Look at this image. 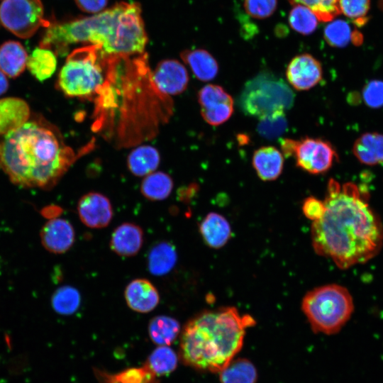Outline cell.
I'll return each instance as SVG.
<instances>
[{"instance_id": "1", "label": "cell", "mask_w": 383, "mask_h": 383, "mask_svg": "<svg viewBox=\"0 0 383 383\" xmlns=\"http://www.w3.org/2000/svg\"><path fill=\"white\" fill-rule=\"evenodd\" d=\"M363 193L353 183L331 179L323 214L311 225L315 252L343 270L368 261L383 243L382 226Z\"/></svg>"}, {"instance_id": "2", "label": "cell", "mask_w": 383, "mask_h": 383, "mask_svg": "<svg viewBox=\"0 0 383 383\" xmlns=\"http://www.w3.org/2000/svg\"><path fill=\"white\" fill-rule=\"evenodd\" d=\"M73 159L57 128L41 116L0 136V169L21 187L51 189Z\"/></svg>"}, {"instance_id": "3", "label": "cell", "mask_w": 383, "mask_h": 383, "mask_svg": "<svg viewBox=\"0 0 383 383\" xmlns=\"http://www.w3.org/2000/svg\"><path fill=\"white\" fill-rule=\"evenodd\" d=\"M50 36L60 48L89 43L109 57L141 54L148 42L140 6L126 2L89 17L55 23Z\"/></svg>"}, {"instance_id": "4", "label": "cell", "mask_w": 383, "mask_h": 383, "mask_svg": "<svg viewBox=\"0 0 383 383\" xmlns=\"http://www.w3.org/2000/svg\"><path fill=\"white\" fill-rule=\"evenodd\" d=\"M255 324L252 316L232 306L201 312L182 330L181 356L194 367L220 372L241 349L246 328Z\"/></svg>"}, {"instance_id": "5", "label": "cell", "mask_w": 383, "mask_h": 383, "mask_svg": "<svg viewBox=\"0 0 383 383\" xmlns=\"http://www.w3.org/2000/svg\"><path fill=\"white\" fill-rule=\"evenodd\" d=\"M301 309L314 332L331 335L338 333L348 322L354 304L345 287L331 284L307 292Z\"/></svg>"}, {"instance_id": "6", "label": "cell", "mask_w": 383, "mask_h": 383, "mask_svg": "<svg viewBox=\"0 0 383 383\" xmlns=\"http://www.w3.org/2000/svg\"><path fill=\"white\" fill-rule=\"evenodd\" d=\"M295 95L282 78L262 71L245 82L238 97L243 113L257 118L277 111H287L294 103Z\"/></svg>"}, {"instance_id": "7", "label": "cell", "mask_w": 383, "mask_h": 383, "mask_svg": "<svg viewBox=\"0 0 383 383\" xmlns=\"http://www.w3.org/2000/svg\"><path fill=\"white\" fill-rule=\"evenodd\" d=\"M101 56L104 55L96 45L74 50L59 72L57 87L69 97H86L94 94L104 81Z\"/></svg>"}, {"instance_id": "8", "label": "cell", "mask_w": 383, "mask_h": 383, "mask_svg": "<svg viewBox=\"0 0 383 383\" xmlns=\"http://www.w3.org/2000/svg\"><path fill=\"white\" fill-rule=\"evenodd\" d=\"M0 23L16 36L26 39L50 22L44 18L42 0H2Z\"/></svg>"}, {"instance_id": "9", "label": "cell", "mask_w": 383, "mask_h": 383, "mask_svg": "<svg viewBox=\"0 0 383 383\" xmlns=\"http://www.w3.org/2000/svg\"><path fill=\"white\" fill-rule=\"evenodd\" d=\"M294 156L296 166L312 174L328 172L338 160L337 152L330 142L309 137L297 140Z\"/></svg>"}, {"instance_id": "10", "label": "cell", "mask_w": 383, "mask_h": 383, "mask_svg": "<svg viewBox=\"0 0 383 383\" xmlns=\"http://www.w3.org/2000/svg\"><path fill=\"white\" fill-rule=\"evenodd\" d=\"M198 101L202 118L211 126L224 123L233 113L232 96L218 84L203 87L198 93Z\"/></svg>"}, {"instance_id": "11", "label": "cell", "mask_w": 383, "mask_h": 383, "mask_svg": "<svg viewBox=\"0 0 383 383\" xmlns=\"http://www.w3.org/2000/svg\"><path fill=\"white\" fill-rule=\"evenodd\" d=\"M286 77L289 84L297 91H306L317 85L323 77L320 62L311 55L304 53L289 62Z\"/></svg>"}, {"instance_id": "12", "label": "cell", "mask_w": 383, "mask_h": 383, "mask_svg": "<svg viewBox=\"0 0 383 383\" xmlns=\"http://www.w3.org/2000/svg\"><path fill=\"white\" fill-rule=\"evenodd\" d=\"M81 221L90 228L106 227L113 218V209L109 199L99 192L83 195L77 204Z\"/></svg>"}, {"instance_id": "13", "label": "cell", "mask_w": 383, "mask_h": 383, "mask_svg": "<svg viewBox=\"0 0 383 383\" xmlns=\"http://www.w3.org/2000/svg\"><path fill=\"white\" fill-rule=\"evenodd\" d=\"M152 79L157 89L167 95H177L187 89L189 74L184 65L173 59L160 62L152 72Z\"/></svg>"}, {"instance_id": "14", "label": "cell", "mask_w": 383, "mask_h": 383, "mask_svg": "<svg viewBox=\"0 0 383 383\" xmlns=\"http://www.w3.org/2000/svg\"><path fill=\"white\" fill-rule=\"evenodd\" d=\"M74 230L72 225L63 218H54L48 221L40 233L44 248L55 254L67 252L74 242Z\"/></svg>"}, {"instance_id": "15", "label": "cell", "mask_w": 383, "mask_h": 383, "mask_svg": "<svg viewBox=\"0 0 383 383\" xmlns=\"http://www.w3.org/2000/svg\"><path fill=\"white\" fill-rule=\"evenodd\" d=\"M124 296L131 309L142 313L152 311L160 302L156 287L148 279L143 278L132 280L126 287Z\"/></svg>"}, {"instance_id": "16", "label": "cell", "mask_w": 383, "mask_h": 383, "mask_svg": "<svg viewBox=\"0 0 383 383\" xmlns=\"http://www.w3.org/2000/svg\"><path fill=\"white\" fill-rule=\"evenodd\" d=\"M143 243L142 228L133 223H123L113 231L109 245L111 250L121 257L135 256Z\"/></svg>"}, {"instance_id": "17", "label": "cell", "mask_w": 383, "mask_h": 383, "mask_svg": "<svg viewBox=\"0 0 383 383\" xmlns=\"http://www.w3.org/2000/svg\"><path fill=\"white\" fill-rule=\"evenodd\" d=\"M30 116L29 105L23 99L12 96L0 99V136L18 129Z\"/></svg>"}, {"instance_id": "18", "label": "cell", "mask_w": 383, "mask_h": 383, "mask_svg": "<svg viewBox=\"0 0 383 383\" xmlns=\"http://www.w3.org/2000/svg\"><path fill=\"white\" fill-rule=\"evenodd\" d=\"M284 156L274 146H262L254 151L252 164L258 177L264 182L277 179L284 167Z\"/></svg>"}, {"instance_id": "19", "label": "cell", "mask_w": 383, "mask_h": 383, "mask_svg": "<svg viewBox=\"0 0 383 383\" xmlns=\"http://www.w3.org/2000/svg\"><path fill=\"white\" fill-rule=\"evenodd\" d=\"M199 232L204 243L214 249L225 245L231 235V226L227 219L215 212L209 213L202 220Z\"/></svg>"}, {"instance_id": "20", "label": "cell", "mask_w": 383, "mask_h": 383, "mask_svg": "<svg viewBox=\"0 0 383 383\" xmlns=\"http://www.w3.org/2000/svg\"><path fill=\"white\" fill-rule=\"evenodd\" d=\"M28 55L23 45L8 40L0 45V70L8 77L16 78L26 68Z\"/></svg>"}, {"instance_id": "21", "label": "cell", "mask_w": 383, "mask_h": 383, "mask_svg": "<svg viewBox=\"0 0 383 383\" xmlns=\"http://www.w3.org/2000/svg\"><path fill=\"white\" fill-rule=\"evenodd\" d=\"M353 152L358 161L373 166L383 163V134L365 133L354 143Z\"/></svg>"}, {"instance_id": "22", "label": "cell", "mask_w": 383, "mask_h": 383, "mask_svg": "<svg viewBox=\"0 0 383 383\" xmlns=\"http://www.w3.org/2000/svg\"><path fill=\"white\" fill-rule=\"evenodd\" d=\"M182 58L188 65L194 76L202 82L213 79L218 72L216 59L204 49L187 50L182 52Z\"/></svg>"}, {"instance_id": "23", "label": "cell", "mask_w": 383, "mask_h": 383, "mask_svg": "<svg viewBox=\"0 0 383 383\" xmlns=\"http://www.w3.org/2000/svg\"><path fill=\"white\" fill-rule=\"evenodd\" d=\"M160 162L159 151L155 147L148 145L133 149L127 158L128 168L136 177H145L155 172Z\"/></svg>"}, {"instance_id": "24", "label": "cell", "mask_w": 383, "mask_h": 383, "mask_svg": "<svg viewBox=\"0 0 383 383\" xmlns=\"http://www.w3.org/2000/svg\"><path fill=\"white\" fill-rule=\"evenodd\" d=\"M177 260L175 247L169 242L162 241L150 249L148 256V268L150 274L162 276L174 268Z\"/></svg>"}, {"instance_id": "25", "label": "cell", "mask_w": 383, "mask_h": 383, "mask_svg": "<svg viewBox=\"0 0 383 383\" xmlns=\"http://www.w3.org/2000/svg\"><path fill=\"white\" fill-rule=\"evenodd\" d=\"M56 53L51 49L38 47L28 55L26 67L39 82L52 76L57 69Z\"/></svg>"}, {"instance_id": "26", "label": "cell", "mask_w": 383, "mask_h": 383, "mask_svg": "<svg viewBox=\"0 0 383 383\" xmlns=\"http://www.w3.org/2000/svg\"><path fill=\"white\" fill-rule=\"evenodd\" d=\"M323 35L328 45L336 48H343L350 42L360 45L363 38L358 30H352L350 25L342 19L330 22L324 29Z\"/></svg>"}, {"instance_id": "27", "label": "cell", "mask_w": 383, "mask_h": 383, "mask_svg": "<svg viewBox=\"0 0 383 383\" xmlns=\"http://www.w3.org/2000/svg\"><path fill=\"white\" fill-rule=\"evenodd\" d=\"M173 187V180L168 174L155 171L144 177L140 191L143 196L149 200L162 201L170 195Z\"/></svg>"}, {"instance_id": "28", "label": "cell", "mask_w": 383, "mask_h": 383, "mask_svg": "<svg viewBox=\"0 0 383 383\" xmlns=\"http://www.w3.org/2000/svg\"><path fill=\"white\" fill-rule=\"evenodd\" d=\"M179 332V323L168 316H156L148 324L150 338L158 345H170L174 341Z\"/></svg>"}, {"instance_id": "29", "label": "cell", "mask_w": 383, "mask_h": 383, "mask_svg": "<svg viewBox=\"0 0 383 383\" xmlns=\"http://www.w3.org/2000/svg\"><path fill=\"white\" fill-rule=\"evenodd\" d=\"M257 371L251 362L240 358L231 361L220 372L221 383H255Z\"/></svg>"}, {"instance_id": "30", "label": "cell", "mask_w": 383, "mask_h": 383, "mask_svg": "<svg viewBox=\"0 0 383 383\" xmlns=\"http://www.w3.org/2000/svg\"><path fill=\"white\" fill-rule=\"evenodd\" d=\"M81 303L79 291L71 286L58 288L52 294L51 304L54 310L62 315H71L76 312Z\"/></svg>"}, {"instance_id": "31", "label": "cell", "mask_w": 383, "mask_h": 383, "mask_svg": "<svg viewBox=\"0 0 383 383\" xmlns=\"http://www.w3.org/2000/svg\"><path fill=\"white\" fill-rule=\"evenodd\" d=\"M177 364L174 351L168 345H160L150 355L148 367L157 375H164L172 372Z\"/></svg>"}, {"instance_id": "32", "label": "cell", "mask_w": 383, "mask_h": 383, "mask_svg": "<svg viewBox=\"0 0 383 383\" xmlns=\"http://www.w3.org/2000/svg\"><path fill=\"white\" fill-rule=\"evenodd\" d=\"M318 19L308 7L294 5L289 14V23L292 28L303 35L311 34L317 28Z\"/></svg>"}, {"instance_id": "33", "label": "cell", "mask_w": 383, "mask_h": 383, "mask_svg": "<svg viewBox=\"0 0 383 383\" xmlns=\"http://www.w3.org/2000/svg\"><path fill=\"white\" fill-rule=\"evenodd\" d=\"M258 119L257 133L260 136L268 140L277 138L287 128L285 111H277Z\"/></svg>"}, {"instance_id": "34", "label": "cell", "mask_w": 383, "mask_h": 383, "mask_svg": "<svg viewBox=\"0 0 383 383\" xmlns=\"http://www.w3.org/2000/svg\"><path fill=\"white\" fill-rule=\"evenodd\" d=\"M293 4H301L310 9L318 19L323 22L331 21L340 13L339 0H289Z\"/></svg>"}, {"instance_id": "35", "label": "cell", "mask_w": 383, "mask_h": 383, "mask_svg": "<svg viewBox=\"0 0 383 383\" xmlns=\"http://www.w3.org/2000/svg\"><path fill=\"white\" fill-rule=\"evenodd\" d=\"M370 8V0H339V9L346 17L361 27L367 21V13Z\"/></svg>"}, {"instance_id": "36", "label": "cell", "mask_w": 383, "mask_h": 383, "mask_svg": "<svg viewBox=\"0 0 383 383\" xmlns=\"http://www.w3.org/2000/svg\"><path fill=\"white\" fill-rule=\"evenodd\" d=\"M277 6V0H244V9L251 17L258 19L272 16Z\"/></svg>"}, {"instance_id": "37", "label": "cell", "mask_w": 383, "mask_h": 383, "mask_svg": "<svg viewBox=\"0 0 383 383\" xmlns=\"http://www.w3.org/2000/svg\"><path fill=\"white\" fill-rule=\"evenodd\" d=\"M365 104L372 109L383 106V81L372 79L368 82L362 89Z\"/></svg>"}, {"instance_id": "38", "label": "cell", "mask_w": 383, "mask_h": 383, "mask_svg": "<svg viewBox=\"0 0 383 383\" xmlns=\"http://www.w3.org/2000/svg\"><path fill=\"white\" fill-rule=\"evenodd\" d=\"M324 210L323 200H320L313 196L306 198L302 204L304 216L312 221L319 219L323 216Z\"/></svg>"}, {"instance_id": "39", "label": "cell", "mask_w": 383, "mask_h": 383, "mask_svg": "<svg viewBox=\"0 0 383 383\" xmlns=\"http://www.w3.org/2000/svg\"><path fill=\"white\" fill-rule=\"evenodd\" d=\"M74 1L82 11L95 14L104 11L109 0H74Z\"/></svg>"}, {"instance_id": "40", "label": "cell", "mask_w": 383, "mask_h": 383, "mask_svg": "<svg viewBox=\"0 0 383 383\" xmlns=\"http://www.w3.org/2000/svg\"><path fill=\"white\" fill-rule=\"evenodd\" d=\"M297 140L285 138L281 142L282 153L286 157L294 156Z\"/></svg>"}, {"instance_id": "41", "label": "cell", "mask_w": 383, "mask_h": 383, "mask_svg": "<svg viewBox=\"0 0 383 383\" xmlns=\"http://www.w3.org/2000/svg\"><path fill=\"white\" fill-rule=\"evenodd\" d=\"M9 88L7 77L0 70V96L3 95Z\"/></svg>"}]
</instances>
